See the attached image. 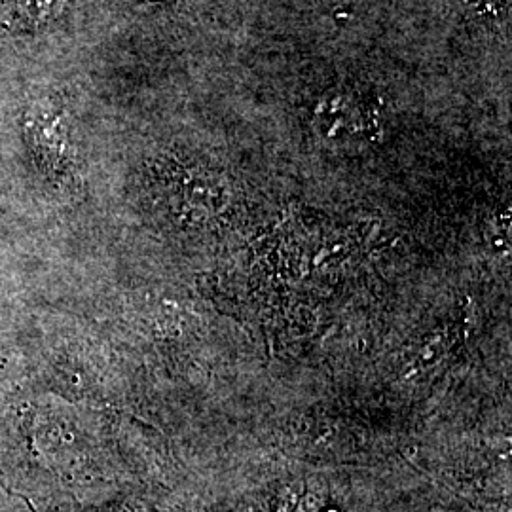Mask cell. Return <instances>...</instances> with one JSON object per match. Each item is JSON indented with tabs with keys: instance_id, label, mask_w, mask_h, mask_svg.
Here are the masks:
<instances>
[{
	"instance_id": "6da1fadb",
	"label": "cell",
	"mask_w": 512,
	"mask_h": 512,
	"mask_svg": "<svg viewBox=\"0 0 512 512\" xmlns=\"http://www.w3.org/2000/svg\"><path fill=\"white\" fill-rule=\"evenodd\" d=\"M311 124L323 139L349 141L370 137L376 118L361 99L334 90L317 99L311 110Z\"/></svg>"
},
{
	"instance_id": "7a4b0ae2",
	"label": "cell",
	"mask_w": 512,
	"mask_h": 512,
	"mask_svg": "<svg viewBox=\"0 0 512 512\" xmlns=\"http://www.w3.org/2000/svg\"><path fill=\"white\" fill-rule=\"evenodd\" d=\"M456 6H461L476 16H497L505 10L503 0H446Z\"/></svg>"
}]
</instances>
